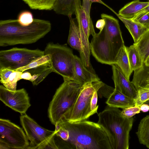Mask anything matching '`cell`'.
<instances>
[{"label":"cell","instance_id":"obj_1","mask_svg":"<svg viewBox=\"0 0 149 149\" xmlns=\"http://www.w3.org/2000/svg\"><path fill=\"white\" fill-rule=\"evenodd\" d=\"M59 124L68 131L69 136L65 141H55L58 149H112L106 133L97 123L86 120Z\"/></svg>","mask_w":149,"mask_h":149},{"label":"cell","instance_id":"obj_2","mask_svg":"<svg viewBox=\"0 0 149 149\" xmlns=\"http://www.w3.org/2000/svg\"><path fill=\"white\" fill-rule=\"evenodd\" d=\"M51 29L50 22L44 19H34L28 26L20 25L17 19L1 20L0 46L35 43L44 37Z\"/></svg>","mask_w":149,"mask_h":149},{"label":"cell","instance_id":"obj_3","mask_svg":"<svg viewBox=\"0 0 149 149\" xmlns=\"http://www.w3.org/2000/svg\"><path fill=\"white\" fill-rule=\"evenodd\" d=\"M118 108L107 105L98 114L97 123L103 128L109 138L112 149H128L130 132L134 118H127Z\"/></svg>","mask_w":149,"mask_h":149},{"label":"cell","instance_id":"obj_4","mask_svg":"<svg viewBox=\"0 0 149 149\" xmlns=\"http://www.w3.org/2000/svg\"><path fill=\"white\" fill-rule=\"evenodd\" d=\"M63 80L56 90L48 109L49 120L54 125L61 122L64 115L73 105L82 86L74 80Z\"/></svg>","mask_w":149,"mask_h":149},{"label":"cell","instance_id":"obj_5","mask_svg":"<svg viewBox=\"0 0 149 149\" xmlns=\"http://www.w3.org/2000/svg\"><path fill=\"white\" fill-rule=\"evenodd\" d=\"M44 51V55L50 56L53 72L61 76L63 79L77 81L75 70V55L66 45L48 43Z\"/></svg>","mask_w":149,"mask_h":149},{"label":"cell","instance_id":"obj_6","mask_svg":"<svg viewBox=\"0 0 149 149\" xmlns=\"http://www.w3.org/2000/svg\"><path fill=\"white\" fill-rule=\"evenodd\" d=\"M104 84L99 80L89 82L82 86L74 103L64 115L61 122H76L87 120L94 114L91 109V99L94 92Z\"/></svg>","mask_w":149,"mask_h":149},{"label":"cell","instance_id":"obj_7","mask_svg":"<svg viewBox=\"0 0 149 149\" xmlns=\"http://www.w3.org/2000/svg\"><path fill=\"white\" fill-rule=\"evenodd\" d=\"M44 55V51L38 49L13 47L0 51V69L4 68L15 70L26 66Z\"/></svg>","mask_w":149,"mask_h":149},{"label":"cell","instance_id":"obj_8","mask_svg":"<svg viewBox=\"0 0 149 149\" xmlns=\"http://www.w3.org/2000/svg\"><path fill=\"white\" fill-rule=\"evenodd\" d=\"M82 5V4H81ZM75 15L78 26L81 46L79 53L80 58L84 66L89 70L93 68L90 61L91 48L89 37L96 33L90 15L87 14L81 7L77 8Z\"/></svg>","mask_w":149,"mask_h":149},{"label":"cell","instance_id":"obj_9","mask_svg":"<svg viewBox=\"0 0 149 149\" xmlns=\"http://www.w3.org/2000/svg\"><path fill=\"white\" fill-rule=\"evenodd\" d=\"M20 120L27 138L30 141L27 149H45L56 133L55 130L50 131L42 127L26 114L21 115Z\"/></svg>","mask_w":149,"mask_h":149},{"label":"cell","instance_id":"obj_10","mask_svg":"<svg viewBox=\"0 0 149 149\" xmlns=\"http://www.w3.org/2000/svg\"><path fill=\"white\" fill-rule=\"evenodd\" d=\"M22 128L10 120L0 119V142L9 149H27L29 145Z\"/></svg>","mask_w":149,"mask_h":149},{"label":"cell","instance_id":"obj_11","mask_svg":"<svg viewBox=\"0 0 149 149\" xmlns=\"http://www.w3.org/2000/svg\"><path fill=\"white\" fill-rule=\"evenodd\" d=\"M90 46L92 54L98 62L110 65L115 64L112 46L103 30L93 36Z\"/></svg>","mask_w":149,"mask_h":149},{"label":"cell","instance_id":"obj_12","mask_svg":"<svg viewBox=\"0 0 149 149\" xmlns=\"http://www.w3.org/2000/svg\"><path fill=\"white\" fill-rule=\"evenodd\" d=\"M0 100L6 105L21 115L26 114L31 106L28 93L24 88L11 91L1 85Z\"/></svg>","mask_w":149,"mask_h":149},{"label":"cell","instance_id":"obj_13","mask_svg":"<svg viewBox=\"0 0 149 149\" xmlns=\"http://www.w3.org/2000/svg\"><path fill=\"white\" fill-rule=\"evenodd\" d=\"M15 71L28 72L31 74V81L33 85H37L51 72H53L49 55H44L33 61L26 66Z\"/></svg>","mask_w":149,"mask_h":149},{"label":"cell","instance_id":"obj_14","mask_svg":"<svg viewBox=\"0 0 149 149\" xmlns=\"http://www.w3.org/2000/svg\"><path fill=\"white\" fill-rule=\"evenodd\" d=\"M101 17L105 23L102 30L111 42L116 57L124 45L118 20L113 16L105 13L102 14Z\"/></svg>","mask_w":149,"mask_h":149},{"label":"cell","instance_id":"obj_15","mask_svg":"<svg viewBox=\"0 0 149 149\" xmlns=\"http://www.w3.org/2000/svg\"><path fill=\"white\" fill-rule=\"evenodd\" d=\"M111 65L115 89L125 95L135 99L136 97L138 92L134 85L127 78L116 64H113Z\"/></svg>","mask_w":149,"mask_h":149},{"label":"cell","instance_id":"obj_16","mask_svg":"<svg viewBox=\"0 0 149 149\" xmlns=\"http://www.w3.org/2000/svg\"><path fill=\"white\" fill-rule=\"evenodd\" d=\"M75 70L77 81L81 86L92 81L100 80L96 73L90 71L84 65L80 58L75 55Z\"/></svg>","mask_w":149,"mask_h":149},{"label":"cell","instance_id":"obj_17","mask_svg":"<svg viewBox=\"0 0 149 149\" xmlns=\"http://www.w3.org/2000/svg\"><path fill=\"white\" fill-rule=\"evenodd\" d=\"M81 5V0H56L53 10L57 14L68 17L75 15L77 8Z\"/></svg>","mask_w":149,"mask_h":149},{"label":"cell","instance_id":"obj_18","mask_svg":"<svg viewBox=\"0 0 149 149\" xmlns=\"http://www.w3.org/2000/svg\"><path fill=\"white\" fill-rule=\"evenodd\" d=\"M106 103L108 105L122 109L135 106L134 99L123 94L115 89Z\"/></svg>","mask_w":149,"mask_h":149},{"label":"cell","instance_id":"obj_19","mask_svg":"<svg viewBox=\"0 0 149 149\" xmlns=\"http://www.w3.org/2000/svg\"><path fill=\"white\" fill-rule=\"evenodd\" d=\"M22 72L7 68L0 69V82L7 89L15 91L17 82L20 80Z\"/></svg>","mask_w":149,"mask_h":149},{"label":"cell","instance_id":"obj_20","mask_svg":"<svg viewBox=\"0 0 149 149\" xmlns=\"http://www.w3.org/2000/svg\"><path fill=\"white\" fill-rule=\"evenodd\" d=\"M149 6V2L134 0L125 5L118 11V14L125 18L132 19L139 11Z\"/></svg>","mask_w":149,"mask_h":149},{"label":"cell","instance_id":"obj_21","mask_svg":"<svg viewBox=\"0 0 149 149\" xmlns=\"http://www.w3.org/2000/svg\"><path fill=\"white\" fill-rule=\"evenodd\" d=\"M131 82L137 90L141 88H149V66L144 63L141 68L134 71Z\"/></svg>","mask_w":149,"mask_h":149},{"label":"cell","instance_id":"obj_22","mask_svg":"<svg viewBox=\"0 0 149 149\" xmlns=\"http://www.w3.org/2000/svg\"><path fill=\"white\" fill-rule=\"evenodd\" d=\"M114 13L124 23L131 34L136 43L142 35L148 30L146 27L135 21L123 17L119 15L115 11Z\"/></svg>","mask_w":149,"mask_h":149},{"label":"cell","instance_id":"obj_23","mask_svg":"<svg viewBox=\"0 0 149 149\" xmlns=\"http://www.w3.org/2000/svg\"><path fill=\"white\" fill-rule=\"evenodd\" d=\"M70 25L68 43L72 48L78 50L79 53L81 51L80 33L77 20L72 16L68 17Z\"/></svg>","mask_w":149,"mask_h":149},{"label":"cell","instance_id":"obj_24","mask_svg":"<svg viewBox=\"0 0 149 149\" xmlns=\"http://www.w3.org/2000/svg\"><path fill=\"white\" fill-rule=\"evenodd\" d=\"M136 133L139 143L149 149V115L141 120Z\"/></svg>","mask_w":149,"mask_h":149},{"label":"cell","instance_id":"obj_25","mask_svg":"<svg viewBox=\"0 0 149 149\" xmlns=\"http://www.w3.org/2000/svg\"><path fill=\"white\" fill-rule=\"evenodd\" d=\"M115 64L118 66L127 78L129 80L132 72L130 67L126 47L125 45L121 48L117 54L115 59Z\"/></svg>","mask_w":149,"mask_h":149},{"label":"cell","instance_id":"obj_26","mask_svg":"<svg viewBox=\"0 0 149 149\" xmlns=\"http://www.w3.org/2000/svg\"><path fill=\"white\" fill-rule=\"evenodd\" d=\"M126 49L132 71L141 68L144 63L135 45L126 47Z\"/></svg>","mask_w":149,"mask_h":149},{"label":"cell","instance_id":"obj_27","mask_svg":"<svg viewBox=\"0 0 149 149\" xmlns=\"http://www.w3.org/2000/svg\"><path fill=\"white\" fill-rule=\"evenodd\" d=\"M134 44L143 62L145 63L149 56V29L142 35L136 43Z\"/></svg>","mask_w":149,"mask_h":149},{"label":"cell","instance_id":"obj_28","mask_svg":"<svg viewBox=\"0 0 149 149\" xmlns=\"http://www.w3.org/2000/svg\"><path fill=\"white\" fill-rule=\"evenodd\" d=\"M56 0H22L33 10H53Z\"/></svg>","mask_w":149,"mask_h":149},{"label":"cell","instance_id":"obj_29","mask_svg":"<svg viewBox=\"0 0 149 149\" xmlns=\"http://www.w3.org/2000/svg\"><path fill=\"white\" fill-rule=\"evenodd\" d=\"M34 18L32 13L28 10L23 11L18 15L17 19L18 23L23 26H28L33 22Z\"/></svg>","mask_w":149,"mask_h":149},{"label":"cell","instance_id":"obj_30","mask_svg":"<svg viewBox=\"0 0 149 149\" xmlns=\"http://www.w3.org/2000/svg\"><path fill=\"white\" fill-rule=\"evenodd\" d=\"M137 90V95L134 99L135 106L140 107L149 100V88H141Z\"/></svg>","mask_w":149,"mask_h":149},{"label":"cell","instance_id":"obj_31","mask_svg":"<svg viewBox=\"0 0 149 149\" xmlns=\"http://www.w3.org/2000/svg\"><path fill=\"white\" fill-rule=\"evenodd\" d=\"M114 89L115 88L104 84L97 91V95L100 97L101 98L103 96L108 99L113 92Z\"/></svg>","mask_w":149,"mask_h":149},{"label":"cell","instance_id":"obj_32","mask_svg":"<svg viewBox=\"0 0 149 149\" xmlns=\"http://www.w3.org/2000/svg\"><path fill=\"white\" fill-rule=\"evenodd\" d=\"M140 111L139 107L134 106L123 109L121 113L125 117L129 118L132 117L136 114L139 113Z\"/></svg>","mask_w":149,"mask_h":149},{"label":"cell","instance_id":"obj_33","mask_svg":"<svg viewBox=\"0 0 149 149\" xmlns=\"http://www.w3.org/2000/svg\"><path fill=\"white\" fill-rule=\"evenodd\" d=\"M133 20L149 29V12Z\"/></svg>","mask_w":149,"mask_h":149},{"label":"cell","instance_id":"obj_34","mask_svg":"<svg viewBox=\"0 0 149 149\" xmlns=\"http://www.w3.org/2000/svg\"><path fill=\"white\" fill-rule=\"evenodd\" d=\"M98 95L97 91H95L92 97L91 102V110L95 113H97L98 105H97Z\"/></svg>","mask_w":149,"mask_h":149},{"label":"cell","instance_id":"obj_35","mask_svg":"<svg viewBox=\"0 0 149 149\" xmlns=\"http://www.w3.org/2000/svg\"><path fill=\"white\" fill-rule=\"evenodd\" d=\"M105 24L104 20L102 19H101L97 21L95 26L96 28L99 29L100 31L102 30L104 28Z\"/></svg>","mask_w":149,"mask_h":149},{"label":"cell","instance_id":"obj_36","mask_svg":"<svg viewBox=\"0 0 149 149\" xmlns=\"http://www.w3.org/2000/svg\"><path fill=\"white\" fill-rule=\"evenodd\" d=\"M31 78L32 76L31 74L30 73L28 72H22L20 77V79H23L29 80L30 81Z\"/></svg>","mask_w":149,"mask_h":149},{"label":"cell","instance_id":"obj_37","mask_svg":"<svg viewBox=\"0 0 149 149\" xmlns=\"http://www.w3.org/2000/svg\"><path fill=\"white\" fill-rule=\"evenodd\" d=\"M87 1L89 2H91L92 3H98L102 4L103 5H104L106 7L109 8L110 10H112L113 12L114 11L110 7H109L102 0H86Z\"/></svg>","mask_w":149,"mask_h":149},{"label":"cell","instance_id":"obj_38","mask_svg":"<svg viewBox=\"0 0 149 149\" xmlns=\"http://www.w3.org/2000/svg\"><path fill=\"white\" fill-rule=\"evenodd\" d=\"M141 111L143 112H146L149 111V106L148 105L143 104L140 107Z\"/></svg>","mask_w":149,"mask_h":149},{"label":"cell","instance_id":"obj_39","mask_svg":"<svg viewBox=\"0 0 149 149\" xmlns=\"http://www.w3.org/2000/svg\"><path fill=\"white\" fill-rule=\"evenodd\" d=\"M144 63L146 65L148 66H149V56L147 59L146 61Z\"/></svg>","mask_w":149,"mask_h":149},{"label":"cell","instance_id":"obj_40","mask_svg":"<svg viewBox=\"0 0 149 149\" xmlns=\"http://www.w3.org/2000/svg\"><path fill=\"white\" fill-rule=\"evenodd\" d=\"M143 104H147L149 106V100L145 102Z\"/></svg>","mask_w":149,"mask_h":149}]
</instances>
